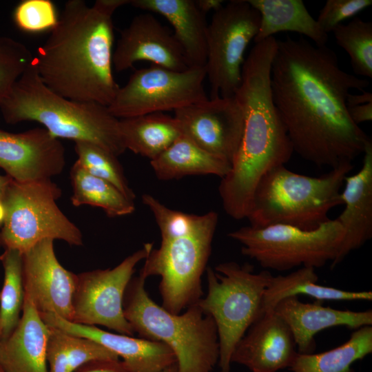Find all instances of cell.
I'll list each match as a JSON object with an SVG mask.
<instances>
[{
    "instance_id": "cell-46",
    "label": "cell",
    "mask_w": 372,
    "mask_h": 372,
    "mask_svg": "<svg viewBox=\"0 0 372 372\" xmlns=\"http://www.w3.org/2000/svg\"><path fill=\"white\" fill-rule=\"evenodd\" d=\"M1 245H1V238H0V246H1Z\"/></svg>"
},
{
    "instance_id": "cell-34",
    "label": "cell",
    "mask_w": 372,
    "mask_h": 372,
    "mask_svg": "<svg viewBox=\"0 0 372 372\" xmlns=\"http://www.w3.org/2000/svg\"><path fill=\"white\" fill-rule=\"evenodd\" d=\"M76 161L89 174L103 179L120 190L127 198L134 200L135 194L130 187L117 156L91 142H74Z\"/></svg>"
},
{
    "instance_id": "cell-33",
    "label": "cell",
    "mask_w": 372,
    "mask_h": 372,
    "mask_svg": "<svg viewBox=\"0 0 372 372\" xmlns=\"http://www.w3.org/2000/svg\"><path fill=\"white\" fill-rule=\"evenodd\" d=\"M336 43L349 54L355 76L372 78V23L355 17L332 32Z\"/></svg>"
},
{
    "instance_id": "cell-11",
    "label": "cell",
    "mask_w": 372,
    "mask_h": 372,
    "mask_svg": "<svg viewBox=\"0 0 372 372\" xmlns=\"http://www.w3.org/2000/svg\"><path fill=\"white\" fill-rule=\"evenodd\" d=\"M260 22V14L247 0L229 1L214 12L207 27L205 65L211 99L235 95L245 50L258 34Z\"/></svg>"
},
{
    "instance_id": "cell-10",
    "label": "cell",
    "mask_w": 372,
    "mask_h": 372,
    "mask_svg": "<svg viewBox=\"0 0 372 372\" xmlns=\"http://www.w3.org/2000/svg\"><path fill=\"white\" fill-rule=\"evenodd\" d=\"M213 224L196 234L161 241L145 259L141 273L159 276L162 307L172 313L196 302L203 296L201 276L208 261L216 228Z\"/></svg>"
},
{
    "instance_id": "cell-5",
    "label": "cell",
    "mask_w": 372,
    "mask_h": 372,
    "mask_svg": "<svg viewBox=\"0 0 372 372\" xmlns=\"http://www.w3.org/2000/svg\"><path fill=\"white\" fill-rule=\"evenodd\" d=\"M139 273L125 291L123 309L134 333L158 341L174 353L178 372H211L219 358L216 324L196 302L183 313H172L157 304L145 287Z\"/></svg>"
},
{
    "instance_id": "cell-7",
    "label": "cell",
    "mask_w": 372,
    "mask_h": 372,
    "mask_svg": "<svg viewBox=\"0 0 372 372\" xmlns=\"http://www.w3.org/2000/svg\"><path fill=\"white\" fill-rule=\"evenodd\" d=\"M271 276L267 270L254 273L249 264L231 261L207 269V292L196 303L216 324L220 372H230L235 347L264 314L263 297Z\"/></svg>"
},
{
    "instance_id": "cell-23",
    "label": "cell",
    "mask_w": 372,
    "mask_h": 372,
    "mask_svg": "<svg viewBox=\"0 0 372 372\" xmlns=\"http://www.w3.org/2000/svg\"><path fill=\"white\" fill-rule=\"evenodd\" d=\"M130 5L165 17L174 28L189 68L205 67L208 24L195 0H131Z\"/></svg>"
},
{
    "instance_id": "cell-42",
    "label": "cell",
    "mask_w": 372,
    "mask_h": 372,
    "mask_svg": "<svg viewBox=\"0 0 372 372\" xmlns=\"http://www.w3.org/2000/svg\"><path fill=\"white\" fill-rule=\"evenodd\" d=\"M198 9L203 13L218 10L224 5L223 0H195Z\"/></svg>"
},
{
    "instance_id": "cell-47",
    "label": "cell",
    "mask_w": 372,
    "mask_h": 372,
    "mask_svg": "<svg viewBox=\"0 0 372 372\" xmlns=\"http://www.w3.org/2000/svg\"><path fill=\"white\" fill-rule=\"evenodd\" d=\"M0 372H3V371L0 369Z\"/></svg>"
},
{
    "instance_id": "cell-13",
    "label": "cell",
    "mask_w": 372,
    "mask_h": 372,
    "mask_svg": "<svg viewBox=\"0 0 372 372\" xmlns=\"http://www.w3.org/2000/svg\"><path fill=\"white\" fill-rule=\"evenodd\" d=\"M152 248V243H146L112 269L76 274L71 322L102 325L118 333L132 335L134 331L123 313V297L135 267Z\"/></svg>"
},
{
    "instance_id": "cell-28",
    "label": "cell",
    "mask_w": 372,
    "mask_h": 372,
    "mask_svg": "<svg viewBox=\"0 0 372 372\" xmlns=\"http://www.w3.org/2000/svg\"><path fill=\"white\" fill-rule=\"evenodd\" d=\"M372 353V327L355 329L342 344L319 353L298 352L290 372H352L351 366Z\"/></svg>"
},
{
    "instance_id": "cell-26",
    "label": "cell",
    "mask_w": 372,
    "mask_h": 372,
    "mask_svg": "<svg viewBox=\"0 0 372 372\" xmlns=\"http://www.w3.org/2000/svg\"><path fill=\"white\" fill-rule=\"evenodd\" d=\"M119 128L125 149L150 161L183 134L174 116L163 112L119 119Z\"/></svg>"
},
{
    "instance_id": "cell-35",
    "label": "cell",
    "mask_w": 372,
    "mask_h": 372,
    "mask_svg": "<svg viewBox=\"0 0 372 372\" xmlns=\"http://www.w3.org/2000/svg\"><path fill=\"white\" fill-rule=\"evenodd\" d=\"M34 56L21 42L0 37V104L10 93Z\"/></svg>"
},
{
    "instance_id": "cell-3",
    "label": "cell",
    "mask_w": 372,
    "mask_h": 372,
    "mask_svg": "<svg viewBox=\"0 0 372 372\" xmlns=\"http://www.w3.org/2000/svg\"><path fill=\"white\" fill-rule=\"evenodd\" d=\"M112 17L69 0L33 61L43 83L66 99L107 107L119 86L113 76Z\"/></svg>"
},
{
    "instance_id": "cell-41",
    "label": "cell",
    "mask_w": 372,
    "mask_h": 372,
    "mask_svg": "<svg viewBox=\"0 0 372 372\" xmlns=\"http://www.w3.org/2000/svg\"><path fill=\"white\" fill-rule=\"evenodd\" d=\"M361 92L358 94L349 93L347 99V106L352 107L372 102L371 92L365 90Z\"/></svg>"
},
{
    "instance_id": "cell-17",
    "label": "cell",
    "mask_w": 372,
    "mask_h": 372,
    "mask_svg": "<svg viewBox=\"0 0 372 372\" xmlns=\"http://www.w3.org/2000/svg\"><path fill=\"white\" fill-rule=\"evenodd\" d=\"M139 61L174 71L189 68L174 33L149 12L133 18L121 31L113 51L112 63L117 72L127 70Z\"/></svg>"
},
{
    "instance_id": "cell-4",
    "label": "cell",
    "mask_w": 372,
    "mask_h": 372,
    "mask_svg": "<svg viewBox=\"0 0 372 372\" xmlns=\"http://www.w3.org/2000/svg\"><path fill=\"white\" fill-rule=\"evenodd\" d=\"M0 110L8 124L35 121L57 138L91 142L117 157L126 150L119 119L106 106L55 93L41 81L33 59L0 104Z\"/></svg>"
},
{
    "instance_id": "cell-9",
    "label": "cell",
    "mask_w": 372,
    "mask_h": 372,
    "mask_svg": "<svg viewBox=\"0 0 372 372\" xmlns=\"http://www.w3.org/2000/svg\"><path fill=\"white\" fill-rule=\"evenodd\" d=\"M51 180L19 183L11 178L0 231L5 249L23 254L45 239L63 240L72 246L83 245L81 230L56 204L61 189Z\"/></svg>"
},
{
    "instance_id": "cell-39",
    "label": "cell",
    "mask_w": 372,
    "mask_h": 372,
    "mask_svg": "<svg viewBox=\"0 0 372 372\" xmlns=\"http://www.w3.org/2000/svg\"><path fill=\"white\" fill-rule=\"evenodd\" d=\"M349 115L356 125L372 121V102L347 107Z\"/></svg>"
},
{
    "instance_id": "cell-38",
    "label": "cell",
    "mask_w": 372,
    "mask_h": 372,
    "mask_svg": "<svg viewBox=\"0 0 372 372\" xmlns=\"http://www.w3.org/2000/svg\"><path fill=\"white\" fill-rule=\"evenodd\" d=\"M74 372H129L120 360H99L87 362Z\"/></svg>"
},
{
    "instance_id": "cell-16",
    "label": "cell",
    "mask_w": 372,
    "mask_h": 372,
    "mask_svg": "<svg viewBox=\"0 0 372 372\" xmlns=\"http://www.w3.org/2000/svg\"><path fill=\"white\" fill-rule=\"evenodd\" d=\"M65 165V151L59 138L44 127L20 133L0 130V167L19 183L52 179Z\"/></svg>"
},
{
    "instance_id": "cell-19",
    "label": "cell",
    "mask_w": 372,
    "mask_h": 372,
    "mask_svg": "<svg viewBox=\"0 0 372 372\" xmlns=\"http://www.w3.org/2000/svg\"><path fill=\"white\" fill-rule=\"evenodd\" d=\"M39 313L47 325L78 337L91 339L106 347L118 358H122L129 372H161L176 363L172 351L162 342L74 323L54 313Z\"/></svg>"
},
{
    "instance_id": "cell-21",
    "label": "cell",
    "mask_w": 372,
    "mask_h": 372,
    "mask_svg": "<svg viewBox=\"0 0 372 372\" xmlns=\"http://www.w3.org/2000/svg\"><path fill=\"white\" fill-rule=\"evenodd\" d=\"M362 165L355 174L344 178L341 198L344 208L336 219L344 231L340 254L342 262L351 251L372 237V141L365 145Z\"/></svg>"
},
{
    "instance_id": "cell-27",
    "label": "cell",
    "mask_w": 372,
    "mask_h": 372,
    "mask_svg": "<svg viewBox=\"0 0 372 372\" xmlns=\"http://www.w3.org/2000/svg\"><path fill=\"white\" fill-rule=\"evenodd\" d=\"M316 269L301 267L287 275L271 276L264 293V313L272 311L282 299L303 294L318 300H372L371 291H351L318 285Z\"/></svg>"
},
{
    "instance_id": "cell-8",
    "label": "cell",
    "mask_w": 372,
    "mask_h": 372,
    "mask_svg": "<svg viewBox=\"0 0 372 372\" xmlns=\"http://www.w3.org/2000/svg\"><path fill=\"white\" fill-rule=\"evenodd\" d=\"M228 236L242 245L243 255L263 268L284 271L300 266L316 269L328 262L335 267L341 262L344 231L336 218H330L311 230L285 225H248Z\"/></svg>"
},
{
    "instance_id": "cell-43",
    "label": "cell",
    "mask_w": 372,
    "mask_h": 372,
    "mask_svg": "<svg viewBox=\"0 0 372 372\" xmlns=\"http://www.w3.org/2000/svg\"><path fill=\"white\" fill-rule=\"evenodd\" d=\"M10 180L11 178L8 175L3 176L0 174V227H1L4 217V198Z\"/></svg>"
},
{
    "instance_id": "cell-24",
    "label": "cell",
    "mask_w": 372,
    "mask_h": 372,
    "mask_svg": "<svg viewBox=\"0 0 372 372\" xmlns=\"http://www.w3.org/2000/svg\"><path fill=\"white\" fill-rule=\"evenodd\" d=\"M247 1L260 17L255 43L280 32H292L308 37L315 45H327L328 34L319 26L302 0Z\"/></svg>"
},
{
    "instance_id": "cell-25",
    "label": "cell",
    "mask_w": 372,
    "mask_h": 372,
    "mask_svg": "<svg viewBox=\"0 0 372 372\" xmlns=\"http://www.w3.org/2000/svg\"><path fill=\"white\" fill-rule=\"evenodd\" d=\"M150 164L156 177L163 180L191 175H215L223 178L231 168L229 162L205 150L183 134L150 161Z\"/></svg>"
},
{
    "instance_id": "cell-15",
    "label": "cell",
    "mask_w": 372,
    "mask_h": 372,
    "mask_svg": "<svg viewBox=\"0 0 372 372\" xmlns=\"http://www.w3.org/2000/svg\"><path fill=\"white\" fill-rule=\"evenodd\" d=\"M22 272L24 294L39 313L72 320L77 275L60 264L53 240H41L22 254Z\"/></svg>"
},
{
    "instance_id": "cell-2",
    "label": "cell",
    "mask_w": 372,
    "mask_h": 372,
    "mask_svg": "<svg viewBox=\"0 0 372 372\" xmlns=\"http://www.w3.org/2000/svg\"><path fill=\"white\" fill-rule=\"evenodd\" d=\"M276 49L275 37L255 43L245 59L234 95L244 112V130L218 191L224 210L236 220L247 218L260 178L271 169L285 165L294 152L272 98L271 69Z\"/></svg>"
},
{
    "instance_id": "cell-30",
    "label": "cell",
    "mask_w": 372,
    "mask_h": 372,
    "mask_svg": "<svg viewBox=\"0 0 372 372\" xmlns=\"http://www.w3.org/2000/svg\"><path fill=\"white\" fill-rule=\"evenodd\" d=\"M70 177L72 187L70 200L74 206L100 207L109 217L134 212V200L127 198L112 183L89 174L76 161L71 167Z\"/></svg>"
},
{
    "instance_id": "cell-29",
    "label": "cell",
    "mask_w": 372,
    "mask_h": 372,
    "mask_svg": "<svg viewBox=\"0 0 372 372\" xmlns=\"http://www.w3.org/2000/svg\"><path fill=\"white\" fill-rule=\"evenodd\" d=\"M46 360L48 372H74L90 361L119 358L114 353L91 339L50 327Z\"/></svg>"
},
{
    "instance_id": "cell-18",
    "label": "cell",
    "mask_w": 372,
    "mask_h": 372,
    "mask_svg": "<svg viewBox=\"0 0 372 372\" xmlns=\"http://www.w3.org/2000/svg\"><path fill=\"white\" fill-rule=\"evenodd\" d=\"M298 351L290 328L273 311L265 313L235 347L231 361L251 372L289 368Z\"/></svg>"
},
{
    "instance_id": "cell-6",
    "label": "cell",
    "mask_w": 372,
    "mask_h": 372,
    "mask_svg": "<svg viewBox=\"0 0 372 372\" xmlns=\"http://www.w3.org/2000/svg\"><path fill=\"white\" fill-rule=\"evenodd\" d=\"M353 168L351 162L340 163L327 173L309 176L274 167L259 180L247 218L249 225L265 227L285 225L304 230L329 220V211L342 205L344 178Z\"/></svg>"
},
{
    "instance_id": "cell-20",
    "label": "cell",
    "mask_w": 372,
    "mask_h": 372,
    "mask_svg": "<svg viewBox=\"0 0 372 372\" xmlns=\"http://www.w3.org/2000/svg\"><path fill=\"white\" fill-rule=\"evenodd\" d=\"M273 311L288 324L297 351L311 353L315 350V335L330 327L344 326L353 330L372 325V311H353L324 307L319 302L304 303L298 296L280 300Z\"/></svg>"
},
{
    "instance_id": "cell-37",
    "label": "cell",
    "mask_w": 372,
    "mask_h": 372,
    "mask_svg": "<svg viewBox=\"0 0 372 372\" xmlns=\"http://www.w3.org/2000/svg\"><path fill=\"white\" fill-rule=\"evenodd\" d=\"M372 4L371 0H327L316 21L329 34L346 19L355 17Z\"/></svg>"
},
{
    "instance_id": "cell-14",
    "label": "cell",
    "mask_w": 372,
    "mask_h": 372,
    "mask_svg": "<svg viewBox=\"0 0 372 372\" xmlns=\"http://www.w3.org/2000/svg\"><path fill=\"white\" fill-rule=\"evenodd\" d=\"M182 134L231 163L244 130V112L234 96L207 98L174 111Z\"/></svg>"
},
{
    "instance_id": "cell-36",
    "label": "cell",
    "mask_w": 372,
    "mask_h": 372,
    "mask_svg": "<svg viewBox=\"0 0 372 372\" xmlns=\"http://www.w3.org/2000/svg\"><path fill=\"white\" fill-rule=\"evenodd\" d=\"M13 19L21 30L30 33L52 30L58 17L54 3L50 0H24L16 7Z\"/></svg>"
},
{
    "instance_id": "cell-12",
    "label": "cell",
    "mask_w": 372,
    "mask_h": 372,
    "mask_svg": "<svg viewBox=\"0 0 372 372\" xmlns=\"http://www.w3.org/2000/svg\"><path fill=\"white\" fill-rule=\"evenodd\" d=\"M205 78V67L174 71L152 64L136 70L107 107L118 119L176 111L208 98Z\"/></svg>"
},
{
    "instance_id": "cell-1",
    "label": "cell",
    "mask_w": 372,
    "mask_h": 372,
    "mask_svg": "<svg viewBox=\"0 0 372 372\" xmlns=\"http://www.w3.org/2000/svg\"><path fill=\"white\" fill-rule=\"evenodd\" d=\"M369 82L344 71L335 52L304 38L277 40L271 69L273 103L293 152L318 166L335 167L363 153L371 139L350 118L347 99Z\"/></svg>"
},
{
    "instance_id": "cell-22",
    "label": "cell",
    "mask_w": 372,
    "mask_h": 372,
    "mask_svg": "<svg viewBox=\"0 0 372 372\" xmlns=\"http://www.w3.org/2000/svg\"><path fill=\"white\" fill-rule=\"evenodd\" d=\"M50 327L24 294L17 326L0 342V369L3 372H48L46 347Z\"/></svg>"
},
{
    "instance_id": "cell-32",
    "label": "cell",
    "mask_w": 372,
    "mask_h": 372,
    "mask_svg": "<svg viewBox=\"0 0 372 372\" xmlns=\"http://www.w3.org/2000/svg\"><path fill=\"white\" fill-rule=\"evenodd\" d=\"M142 200L154 216L161 231V241L187 236L218 223V214L215 211L198 216L174 210L148 194L142 196Z\"/></svg>"
},
{
    "instance_id": "cell-45",
    "label": "cell",
    "mask_w": 372,
    "mask_h": 372,
    "mask_svg": "<svg viewBox=\"0 0 372 372\" xmlns=\"http://www.w3.org/2000/svg\"><path fill=\"white\" fill-rule=\"evenodd\" d=\"M1 340V322H0V342Z\"/></svg>"
},
{
    "instance_id": "cell-31",
    "label": "cell",
    "mask_w": 372,
    "mask_h": 372,
    "mask_svg": "<svg viewBox=\"0 0 372 372\" xmlns=\"http://www.w3.org/2000/svg\"><path fill=\"white\" fill-rule=\"evenodd\" d=\"M4 270V280L0 291V322L1 340L8 338L21 318L24 289L22 272V254L19 251L5 249L0 255Z\"/></svg>"
},
{
    "instance_id": "cell-40",
    "label": "cell",
    "mask_w": 372,
    "mask_h": 372,
    "mask_svg": "<svg viewBox=\"0 0 372 372\" xmlns=\"http://www.w3.org/2000/svg\"><path fill=\"white\" fill-rule=\"evenodd\" d=\"M130 2L131 0H96L92 6L103 14L112 17L116 9Z\"/></svg>"
},
{
    "instance_id": "cell-44",
    "label": "cell",
    "mask_w": 372,
    "mask_h": 372,
    "mask_svg": "<svg viewBox=\"0 0 372 372\" xmlns=\"http://www.w3.org/2000/svg\"><path fill=\"white\" fill-rule=\"evenodd\" d=\"M161 372H178V366L177 363H175L166 369H163Z\"/></svg>"
}]
</instances>
